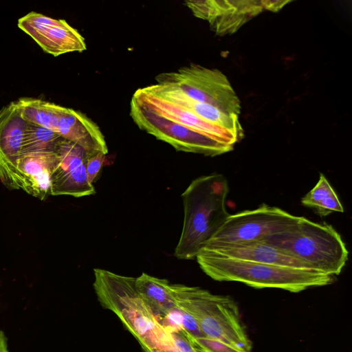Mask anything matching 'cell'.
<instances>
[{"instance_id": "6da1fadb", "label": "cell", "mask_w": 352, "mask_h": 352, "mask_svg": "<svg viewBox=\"0 0 352 352\" xmlns=\"http://www.w3.org/2000/svg\"><path fill=\"white\" fill-rule=\"evenodd\" d=\"M94 288L101 305L114 313L145 352H176L171 332L138 294L135 278L94 268Z\"/></svg>"}, {"instance_id": "7a4b0ae2", "label": "cell", "mask_w": 352, "mask_h": 352, "mask_svg": "<svg viewBox=\"0 0 352 352\" xmlns=\"http://www.w3.org/2000/svg\"><path fill=\"white\" fill-rule=\"evenodd\" d=\"M229 191L226 177L219 173L193 179L182 197L183 227L174 255L179 259L196 258L230 216L226 207Z\"/></svg>"}, {"instance_id": "3957f363", "label": "cell", "mask_w": 352, "mask_h": 352, "mask_svg": "<svg viewBox=\"0 0 352 352\" xmlns=\"http://www.w3.org/2000/svg\"><path fill=\"white\" fill-rule=\"evenodd\" d=\"M202 271L217 281H236L257 288L298 293L331 284L334 276L311 269L239 260L201 250L196 257Z\"/></svg>"}, {"instance_id": "277c9868", "label": "cell", "mask_w": 352, "mask_h": 352, "mask_svg": "<svg viewBox=\"0 0 352 352\" xmlns=\"http://www.w3.org/2000/svg\"><path fill=\"white\" fill-rule=\"evenodd\" d=\"M263 241L309 268L333 276L341 273L349 258L344 242L331 225L314 222L304 217H300L290 230Z\"/></svg>"}, {"instance_id": "5b68a950", "label": "cell", "mask_w": 352, "mask_h": 352, "mask_svg": "<svg viewBox=\"0 0 352 352\" xmlns=\"http://www.w3.org/2000/svg\"><path fill=\"white\" fill-rule=\"evenodd\" d=\"M171 288L177 304L194 317L204 336L252 352V342L231 297L182 284H171Z\"/></svg>"}, {"instance_id": "8992f818", "label": "cell", "mask_w": 352, "mask_h": 352, "mask_svg": "<svg viewBox=\"0 0 352 352\" xmlns=\"http://www.w3.org/2000/svg\"><path fill=\"white\" fill-rule=\"evenodd\" d=\"M156 84L179 90L190 98L239 116L241 102L226 76L195 63L155 76Z\"/></svg>"}, {"instance_id": "52a82bcc", "label": "cell", "mask_w": 352, "mask_h": 352, "mask_svg": "<svg viewBox=\"0 0 352 352\" xmlns=\"http://www.w3.org/2000/svg\"><path fill=\"white\" fill-rule=\"evenodd\" d=\"M299 219L300 217L279 208L263 204L254 210L230 214L206 245L261 241L290 230L297 224Z\"/></svg>"}, {"instance_id": "ba28073f", "label": "cell", "mask_w": 352, "mask_h": 352, "mask_svg": "<svg viewBox=\"0 0 352 352\" xmlns=\"http://www.w3.org/2000/svg\"><path fill=\"white\" fill-rule=\"evenodd\" d=\"M130 116L141 130L178 151L214 157L232 151L234 146L167 119L142 106L133 98L130 102Z\"/></svg>"}, {"instance_id": "9c48e42d", "label": "cell", "mask_w": 352, "mask_h": 352, "mask_svg": "<svg viewBox=\"0 0 352 352\" xmlns=\"http://www.w3.org/2000/svg\"><path fill=\"white\" fill-rule=\"evenodd\" d=\"M17 25L44 52L54 56L87 49L85 38L64 19L32 11L20 18Z\"/></svg>"}, {"instance_id": "30bf717a", "label": "cell", "mask_w": 352, "mask_h": 352, "mask_svg": "<svg viewBox=\"0 0 352 352\" xmlns=\"http://www.w3.org/2000/svg\"><path fill=\"white\" fill-rule=\"evenodd\" d=\"M56 162L55 152L21 154L0 177L10 190H22L45 200L51 195V174Z\"/></svg>"}, {"instance_id": "8fae6325", "label": "cell", "mask_w": 352, "mask_h": 352, "mask_svg": "<svg viewBox=\"0 0 352 352\" xmlns=\"http://www.w3.org/2000/svg\"><path fill=\"white\" fill-rule=\"evenodd\" d=\"M54 152L56 162L51 174V195L82 197L94 195L95 188L87 179L88 156L85 150L63 139Z\"/></svg>"}, {"instance_id": "7c38bea8", "label": "cell", "mask_w": 352, "mask_h": 352, "mask_svg": "<svg viewBox=\"0 0 352 352\" xmlns=\"http://www.w3.org/2000/svg\"><path fill=\"white\" fill-rule=\"evenodd\" d=\"M184 3L195 16L208 21L219 35L236 32L265 10V1L188 0Z\"/></svg>"}, {"instance_id": "4fadbf2b", "label": "cell", "mask_w": 352, "mask_h": 352, "mask_svg": "<svg viewBox=\"0 0 352 352\" xmlns=\"http://www.w3.org/2000/svg\"><path fill=\"white\" fill-rule=\"evenodd\" d=\"M52 131L86 152L88 157L107 154L104 137L98 126L81 111L54 104Z\"/></svg>"}, {"instance_id": "5bb4252c", "label": "cell", "mask_w": 352, "mask_h": 352, "mask_svg": "<svg viewBox=\"0 0 352 352\" xmlns=\"http://www.w3.org/2000/svg\"><path fill=\"white\" fill-rule=\"evenodd\" d=\"M132 98L145 108L192 130L232 146L239 142L226 130L204 120L188 109L156 96L144 87L138 89Z\"/></svg>"}, {"instance_id": "9a60e30c", "label": "cell", "mask_w": 352, "mask_h": 352, "mask_svg": "<svg viewBox=\"0 0 352 352\" xmlns=\"http://www.w3.org/2000/svg\"><path fill=\"white\" fill-rule=\"evenodd\" d=\"M146 91L188 109L204 120L232 133L240 141L244 135L239 116L226 113L212 105L194 100L175 88L153 84Z\"/></svg>"}, {"instance_id": "2e32d148", "label": "cell", "mask_w": 352, "mask_h": 352, "mask_svg": "<svg viewBox=\"0 0 352 352\" xmlns=\"http://www.w3.org/2000/svg\"><path fill=\"white\" fill-rule=\"evenodd\" d=\"M202 250L239 260L310 269L304 263L263 240L236 244L206 245Z\"/></svg>"}, {"instance_id": "e0dca14e", "label": "cell", "mask_w": 352, "mask_h": 352, "mask_svg": "<svg viewBox=\"0 0 352 352\" xmlns=\"http://www.w3.org/2000/svg\"><path fill=\"white\" fill-rule=\"evenodd\" d=\"M26 122L16 101L0 110V177L21 154Z\"/></svg>"}, {"instance_id": "ac0fdd59", "label": "cell", "mask_w": 352, "mask_h": 352, "mask_svg": "<svg viewBox=\"0 0 352 352\" xmlns=\"http://www.w3.org/2000/svg\"><path fill=\"white\" fill-rule=\"evenodd\" d=\"M135 285L138 294L157 320L164 317L177 305L171 284L166 279L157 278L144 272L135 278Z\"/></svg>"}, {"instance_id": "d6986e66", "label": "cell", "mask_w": 352, "mask_h": 352, "mask_svg": "<svg viewBox=\"0 0 352 352\" xmlns=\"http://www.w3.org/2000/svg\"><path fill=\"white\" fill-rule=\"evenodd\" d=\"M301 204L314 210L320 217L344 212L337 194L322 173L316 186L301 199Z\"/></svg>"}, {"instance_id": "ffe728a7", "label": "cell", "mask_w": 352, "mask_h": 352, "mask_svg": "<svg viewBox=\"0 0 352 352\" xmlns=\"http://www.w3.org/2000/svg\"><path fill=\"white\" fill-rule=\"evenodd\" d=\"M63 140V138L56 133L27 122L23 133L21 154L54 152Z\"/></svg>"}, {"instance_id": "44dd1931", "label": "cell", "mask_w": 352, "mask_h": 352, "mask_svg": "<svg viewBox=\"0 0 352 352\" xmlns=\"http://www.w3.org/2000/svg\"><path fill=\"white\" fill-rule=\"evenodd\" d=\"M192 343L199 352H249L230 343L203 336Z\"/></svg>"}, {"instance_id": "7402d4cb", "label": "cell", "mask_w": 352, "mask_h": 352, "mask_svg": "<svg viewBox=\"0 0 352 352\" xmlns=\"http://www.w3.org/2000/svg\"><path fill=\"white\" fill-rule=\"evenodd\" d=\"M105 155L97 153L87 158L86 164V170L88 181L92 184L100 170L104 160Z\"/></svg>"}, {"instance_id": "603a6c76", "label": "cell", "mask_w": 352, "mask_h": 352, "mask_svg": "<svg viewBox=\"0 0 352 352\" xmlns=\"http://www.w3.org/2000/svg\"><path fill=\"white\" fill-rule=\"evenodd\" d=\"M0 352H9L8 341L3 331L0 329Z\"/></svg>"}]
</instances>
